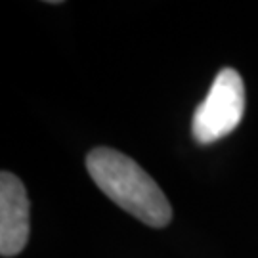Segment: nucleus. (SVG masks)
<instances>
[{
  "instance_id": "7ed1b4c3",
  "label": "nucleus",
  "mask_w": 258,
  "mask_h": 258,
  "mask_svg": "<svg viewBox=\"0 0 258 258\" xmlns=\"http://www.w3.org/2000/svg\"><path fill=\"white\" fill-rule=\"evenodd\" d=\"M29 197L23 182L12 172L0 174V254L16 256L29 241Z\"/></svg>"
},
{
  "instance_id": "f257e3e1",
  "label": "nucleus",
  "mask_w": 258,
  "mask_h": 258,
  "mask_svg": "<svg viewBox=\"0 0 258 258\" xmlns=\"http://www.w3.org/2000/svg\"><path fill=\"white\" fill-rule=\"evenodd\" d=\"M86 168L96 185L120 209L151 228H165L172 207L163 189L142 166L120 151L96 148L86 157Z\"/></svg>"
},
{
  "instance_id": "f03ea898",
  "label": "nucleus",
  "mask_w": 258,
  "mask_h": 258,
  "mask_svg": "<svg viewBox=\"0 0 258 258\" xmlns=\"http://www.w3.org/2000/svg\"><path fill=\"white\" fill-rule=\"evenodd\" d=\"M245 113V84L241 75L224 67L218 71L203 103L195 109L191 120L194 140L209 146L231 134L239 126Z\"/></svg>"
}]
</instances>
